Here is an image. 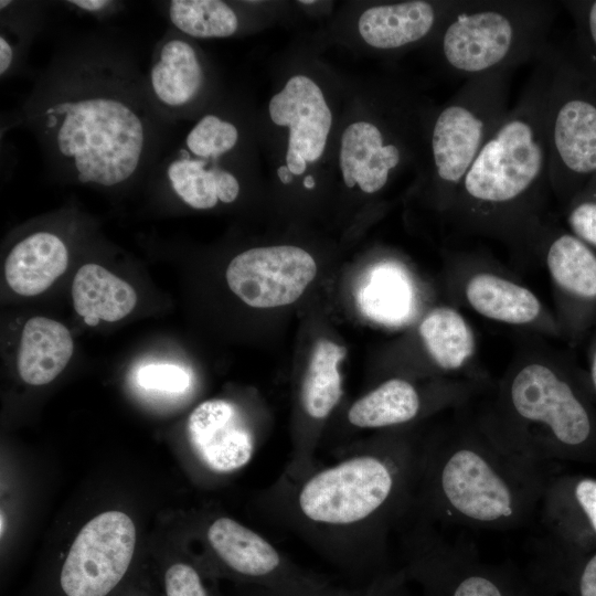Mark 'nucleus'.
<instances>
[{
	"instance_id": "1",
	"label": "nucleus",
	"mask_w": 596,
	"mask_h": 596,
	"mask_svg": "<svg viewBox=\"0 0 596 596\" xmlns=\"http://www.w3.org/2000/svg\"><path fill=\"white\" fill-rule=\"evenodd\" d=\"M20 111L53 173L102 189L151 173L171 127L128 50L99 36L61 49Z\"/></svg>"
},
{
	"instance_id": "2",
	"label": "nucleus",
	"mask_w": 596,
	"mask_h": 596,
	"mask_svg": "<svg viewBox=\"0 0 596 596\" xmlns=\"http://www.w3.org/2000/svg\"><path fill=\"white\" fill-rule=\"evenodd\" d=\"M423 438L408 427L348 448L262 493L269 525L291 533L347 575L368 583L390 568V547L415 511Z\"/></svg>"
},
{
	"instance_id": "3",
	"label": "nucleus",
	"mask_w": 596,
	"mask_h": 596,
	"mask_svg": "<svg viewBox=\"0 0 596 596\" xmlns=\"http://www.w3.org/2000/svg\"><path fill=\"white\" fill-rule=\"evenodd\" d=\"M553 47L535 61L520 98L494 128L446 212L456 233L540 249L547 230V103Z\"/></svg>"
},
{
	"instance_id": "4",
	"label": "nucleus",
	"mask_w": 596,
	"mask_h": 596,
	"mask_svg": "<svg viewBox=\"0 0 596 596\" xmlns=\"http://www.w3.org/2000/svg\"><path fill=\"white\" fill-rule=\"evenodd\" d=\"M466 406L444 430L423 438L414 515L437 526H522L539 511L552 475L508 448Z\"/></svg>"
},
{
	"instance_id": "5",
	"label": "nucleus",
	"mask_w": 596,
	"mask_h": 596,
	"mask_svg": "<svg viewBox=\"0 0 596 596\" xmlns=\"http://www.w3.org/2000/svg\"><path fill=\"white\" fill-rule=\"evenodd\" d=\"M588 376L551 359L528 358L509 369L478 421L518 455L549 468L596 444V415L585 391Z\"/></svg>"
},
{
	"instance_id": "6",
	"label": "nucleus",
	"mask_w": 596,
	"mask_h": 596,
	"mask_svg": "<svg viewBox=\"0 0 596 596\" xmlns=\"http://www.w3.org/2000/svg\"><path fill=\"white\" fill-rule=\"evenodd\" d=\"M555 4L547 0H469L435 35L444 67L467 81L534 63L550 45Z\"/></svg>"
},
{
	"instance_id": "7",
	"label": "nucleus",
	"mask_w": 596,
	"mask_h": 596,
	"mask_svg": "<svg viewBox=\"0 0 596 596\" xmlns=\"http://www.w3.org/2000/svg\"><path fill=\"white\" fill-rule=\"evenodd\" d=\"M414 596H554L533 573L482 562L472 545L450 541L440 528L413 515L397 534Z\"/></svg>"
},
{
	"instance_id": "8",
	"label": "nucleus",
	"mask_w": 596,
	"mask_h": 596,
	"mask_svg": "<svg viewBox=\"0 0 596 596\" xmlns=\"http://www.w3.org/2000/svg\"><path fill=\"white\" fill-rule=\"evenodd\" d=\"M514 70H499L462 83L432 120L429 150L434 190L447 211L464 175L509 110Z\"/></svg>"
},
{
	"instance_id": "9",
	"label": "nucleus",
	"mask_w": 596,
	"mask_h": 596,
	"mask_svg": "<svg viewBox=\"0 0 596 596\" xmlns=\"http://www.w3.org/2000/svg\"><path fill=\"white\" fill-rule=\"evenodd\" d=\"M553 75L547 103L551 191L566 206L575 185L596 173V102L579 94L568 67L552 50Z\"/></svg>"
},
{
	"instance_id": "10",
	"label": "nucleus",
	"mask_w": 596,
	"mask_h": 596,
	"mask_svg": "<svg viewBox=\"0 0 596 596\" xmlns=\"http://www.w3.org/2000/svg\"><path fill=\"white\" fill-rule=\"evenodd\" d=\"M135 544V524L126 513L106 511L89 520L60 570L62 596H110L129 571Z\"/></svg>"
},
{
	"instance_id": "11",
	"label": "nucleus",
	"mask_w": 596,
	"mask_h": 596,
	"mask_svg": "<svg viewBox=\"0 0 596 596\" xmlns=\"http://www.w3.org/2000/svg\"><path fill=\"white\" fill-rule=\"evenodd\" d=\"M204 536L224 572L251 586L305 589L328 583L300 567L265 536L230 517L210 521Z\"/></svg>"
},
{
	"instance_id": "12",
	"label": "nucleus",
	"mask_w": 596,
	"mask_h": 596,
	"mask_svg": "<svg viewBox=\"0 0 596 596\" xmlns=\"http://www.w3.org/2000/svg\"><path fill=\"white\" fill-rule=\"evenodd\" d=\"M540 252L553 285L561 336L575 344L596 324V251L571 232L547 227Z\"/></svg>"
},
{
	"instance_id": "13",
	"label": "nucleus",
	"mask_w": 596,
	"mask_h": 596,
	"mask_svg": "<svg viewBox=\"0 0 596 596\" xmlns=\"http://www.w3.org/2000/svg\"><path fill=\"white\" fill-rule=\"evenodd\" d=\"M317 265L305 249L276 245L247 249L226 269L231 290L254 308H275L295 302L313 280Z\"/></svg>"
},
{
	"instance_id": "14",
	"label": "nucleus",
	"mask_w": 596,
	"mask_h": 596,
	"mask_svg": "<svg viewBox=\"0 0 596 596\" xmlns=\"http://www.w3.org/2000/svg\"><path fill=\"white\" fill-rule=\"evenodd\" d=\"M480 385L476 379H456L424 390L409 380L394 376L352 403L347 421L356 429L407 427L425 414L468 405Z\"/></svg>"
},
{
	"instance_id": "15",
	"label": "nucleus",
	"mask_w": 596,
	"mask_h": 596,
	"mask_svg": "<svg viewBox=\"0 0 596 596\" xmlns=\"http://www.w3.org/2000/svg\"><path fill=\"white\" fill-rule=\"evenodd\" d=\"M188 439L198 460L209 471L227 475L253 458L257 438L242 408L223 398L199 404L187 424Z\"/></svg>"
},
{
	"instance_id": "16",
	"label": "nucleus",
	"mask_w": 596,
	"mask_h": 596,
	"mask_svg": "<svg viewBox=\"0 0 596 596\" xmlns=\"http://www.w3.org/2000/svg\"><path fill=\"white\" fill-rule=\"evenodd\" d=\"M190 39L169 29L155 44L145 75L152 106L170 126L198 100L205 85L199 50Z\"/></svg>"
},
{
	"instance_id": "17",
	"label": "nucleus",
	"mask_w": 596,
	"mask_h": 596,
	"mask_svg": "<svg viewBox=\"0 0 596 596\" xmlns=\"http://www.w3.org/2000/svg\"><path fill=\"white\" fill-rule=\"evenodd\" d=\"M552 557L596 540V479L552 476L539 507Z\"/></svg>"
},
{
	"instance_id": "18",
	"label": "nucleus",
	"mask_w": 596,
	"mask_h": 596,
	"mask_svg": "<svg viewBox=\"0 0 596 596\" xmlns=\"http://www.w3.org/2000/svg\"><path fill=\"white\" fill-rule=\"evenodd\" d=\"M468 2L469 0H411L376 4L360 15L359 33L363 41L374 49H403L435 36Z\"/></svg>"
},
{
	"instance_id": "19",
	"label": "nucleus",
	"mask_w": 596,
	"mask_h": 596,
	"mask_svg": "<svg viewBox=\"0 0 596 596\" xmlns=\"http://www.w3.org/2000/svg\"><path fill=\"white\" fill-rule=\"evenodd\" d=\"M466 304L491 321L545 330L561 336L555 316L528 287L492 270L471 273L462 284Z\"/></svg>"
},
{
	"instance_id": "20",
	"label": "nucleus",
	"mask_w": 596,
	"mask_h": 596,
	"mask_svg": "<svg viewBox=\"0 0 596 596\" xmlns=\"http://www.w3.org/2000/svg\"><path fill=\"white\" fill-rule=\"evenodd\" d=\"M268 110L274 124L289 127L288 149L299 152L307 162L321 157L332 115L317 83L304 75L290 77L270 98Z\"/></svg>"
},
{
	"instance_id": "21",
	"label": "nucleus",
	"mask_w": 596,
	"mask_h": 596,
	"mask_svg": "<svg viewBox=\"0 0 596 596\" xmlns=\"http://www.w3.org/2000/svg\"><path fill=\"white\" fill-rule=\"evenodd\" d=\"M230 152L194 153L179 145L160 158L151 173L160 174L170 190L192 209L207 210L219 202L228 204L241 191L235 174L219 164Z\"/></svg>"
},
{
	"instance_id": "22",
	"label": "nucleus",
	"mask_w": 596,
	"mask_h": 596,
	"mask_svg": "<svg viewBox=\"0 0 596 596\" xmlns=\"http://www.w3.org/2000/svg\"><path fill=\"white\" fill-rule=\"evenodd\" d=\"M404 147L385 142V134L370 121L349 125L342 134L340 169L348 188L356 183L365 193L382 190L404 160Z\"/></svg>"
},
{
	"instance_id": "23",
	"label": "nucleus",
	"mask_w": 596,
	"mask_h": 596,
	"mask_svg": "<svg viewBox=\"0 0 596 596\" xmlns=\"http://www.w3.org/2000/svg\"><path fill=\"white\" fill-rule=\"evenodd\" d=\"M67 262L66 245L57 234L34 232L13 246L4 263V275L13 291L35 296L65 272Z\"/></svg>"
},
{
	"instance_id": "24",
	"label": "nucleus",
	"mask_w": 596,
	"mask_h": 596,
	"mask_svg": "<svg viewBox=\"0 0 596 596\" xmlns=\"http://www.w3.org/2000/svg\"><path fill=\"white\" fill-rule=\"evenodd\" d=\"M73 350V339L66 327L49 318H31L21 336L19 374L31 385L50 383L64 370Z\"/></svg>"
},
{
	"instance_id": "25",
	"label": "nucleus",
	"mask_w": 596,
	"mask_h": 596,
	"mask_svg": "<svg viewBox=\"0 0 596 596\" xmlns=\"http://www.w3.org/2000/svg\"><path fill=\"white\" fill-rule=\"evenodd\" d=\"M418 334L433 363L443 373L461 372L476 354L475 332L454 307L438 306L429 310L418 324Z\"/></svg>"
},
{
	"instance_id": "26",
	"label": "nucleus",
	"mask_w": 596,
	"mask_h": 596,
	"mask_svg": "<svg viewBox=\"0 0 596 596\" xmlns=\"http://www.w3.org/2000/svg\"><path fill=\"white\" fill-rule=\"evenodd\" d=\"M72 297L74 308L84 318L118 321L137 302L134 288L97 264H85L76 273Z\"/></svg>"
},
{
	"instance_id": "27",
	"label": "nucleus",
	"mask_w": 596,
	"mask_h": 596,
	"mask_svg": "<svg viewBox=\"0 0 596 596\" xmlns=\"http://www.w3.org/2000/svg\"><path fill=\"white\" fill-rule=\"evenodd\" d=\"M171 29L194 39L228 38L240 21L234 9L220 0H170L162 3Z\"/></svg>"
},
{
	"instance_id": "28",
	"label": "nucleus",
	"mask_w": 596,
	"mask_h": 596,
	"mask_svg": "<svg viewBox=\"0 0 596 596\" xmlns=\"http://www.w3.org/2000/svg\"><path fill=\"white\" fill-rule=\"evenodd\" d=\"M0 9V75L6 78L21 66L40 23V6L1 0Z\"/></svg>"
},
{
	"instance_id": "29",
	"label": "nucleus",
	"mask_w": 596,
	"mask_h": 596,
	"mask_svg": "<svg viewBox=\"0 0 596 596\" xmlns=\"http://www.w3.org/2000/svg\"><path fill=\"white\" fill-rule=\"evenodd\" d=\"M565 207L570 232L596 251V193H576Z\"/></svg>"
},
{
	"instance_id": "30",
	"label": "nucleus",
	"mask_w": 596,
	"mask_h": 596,
	"mask_svg": "<svg viewBox=\"0 0 596 596\" xmlns=\"http://www.w3.org/2000/svg\"><path fill=\"white\" fill-rule=\"evenodd\" d=\"M163 592L164 596H211L199 568L185 562L166 568Z\"/></svg>"
},
{
	"instance_id": "31",
	"label": "nucleus",
	"mask_w": 596,
	"mask_h": 596,
	"mask_svg": "<svg viewBox=\"0 0 596 596\" xmlns=\"http://www.w3.org/2000/svg\"><path fill=\"white\" fill-rule=\"evenodd\" d=\"M137 381L145 389L182 392L189 386L190 376L177 365L151 364L139 369Z\"/></svg>"
},
{
	"instance_id": "32",
	"label": "nucleus",
	"mask_w": 596,
	"mask_h": 596,
	"mask_svg": "<svg viewBox=\"0 0 596 596\" xmlns=\"http://www.w3.org/2000/svg\"><path fill=\"white\" fill-rule=\"evenodd\" d=\"M561 589L570 592L571 596H596V551L566 572L560 583Z\"/></svg>"
},
{
	"instance_id": "33",
	"label": "nucleus",
	"mask_w": 596,
	"mask_h": 596,
	"mask_svg": "<svg viewBox=\"0 0 596 596\" xmlns=\"http://www.w3.org/2000/svg\"><path fill=\"white\" fill-rule=\"evenodd\" d=\"M361 596H414V593L403 570L390 567L365 583Z\"/></svg>"
},
{
	"instance_id": "34",
	"label": "nucleus",
	"mask_w": 596,
	"mask_h": 596,
	"mask_svg": "<svg viewBox=\"0 0 596 596\" xmlns=\"http://www.w3.org/2000/svg\"><path fill=\"white\" fill-rule=\"evenodd\" d=\"M253 596H361L362 588L332 586L329 583L305 589H270L252 586Z\"/></svg>"
},
{
	"instance_id": "35",
	"label": "nucleus",
	"mask_w": 596,
	"mask_h": 596,
	"mask_svg": "<svg viewBox=\"0 0 596 596\" xmlns=\"http://www.w3.org/2000/svg\"><path fill=\"white\" fill-rule=\"evenodd\" d=\"M380 287L372 290V304L379 305L380 312L392 313L397 311L393 305L403 310L402 305L404 302V287L401 280H381L379 281Z\"/></svg>"
},
{
	"instance_id": "36",
	"label": "nucleus",
	"mask_w": 596,
	"mask_h": 596,
	"mask_svg": "<svg viewBox=\"0 0 596 596\" xmlns=\"http://www.w3.org/2000/svg\"><path fill=\"white\" fill-rule=\"evenodd\" d=\"M65 4L77 12L98 19L109 17L123 7V2L113 0H70Z\"/></svg>"
},
{
	"instance_id": "37",
	"label": "nucleus",
	"mask_w": 596,
	"mask_h": 596,
	"mask_svg": "<svg viewBox=\"0 0 596 596\" xmlns=\"http://www.w3.org/2000/svg\"><path fill=\"white\" fill-rule=\"evenodd\" d=\"M287 167L294 175H300L306 171L307 161L306 159L297 151L287 149L286 153Z\"/></svg>"
},
{
	"instance_id": "38",
	"label": "nucleus",
	"mask_w": 596,
	"mask_h": 596,
	"mask_svg": "<svg viewBox=\"0 0 596 596\" xmlns=\"http://www.w3.org/2000/svg\"><path fill=\"white\" fill-rule=\"evenodd\" d=\"M585 25L589 42L596 53V1L592 2L585 12Z\"/></svg>"
},
{
	"instance_id": "39",
	"label": "nucleus",
	"mask_w": 596,
	"mask_h": 596,
	"mask_svg": "<svg viewBox=\"0 0 596 596\" xmlns=\"http://www.w3.org/2000/svg\"><path fill=\"white\" fill-rule=\"evenodd\" d=\"M588 381L593 393L596 394V333L588 348Z\"/></svg>"
},
{
	"instance_id": "40",
	"label": "nucleus",
	"mask_w": 596,
	"mask_h": 596,
	"mask_svg": "<svg viewBox=\"0 0 596 596\" xmlns=\"http://www.w3.org/2000/svg\"><path fill=\"white\" fill-rule=\"evenodd\" d=\"M277 174L284 184H288L292 181V173L287 166H280L277 170Z\"/></svg>"
},
{
	"instance_id": "41",
	"label": "nucleus",
	"mask_w": 596,
	"mask_h": 596,
	"mask_svg": "<svg viewBox=\"0 0 596 596\" xmlns=\"http://www.w3.org/2000/svg\"><path fill=\"white\" fill-rule=\"evenodd\" d=\"M315 179L312 178V175H307L304 180V185L307 188V189H312L315 188Z\"/></svg>"
},
{
	"instance_id": "42",
	"label": "nucleus",
	"mask_w": 596,
	"mask_h": 596,
	"mask_svg": "<svg viewBox=\"0 0 596 596\" xmlns=\"http://www.w3.org/2000/svg\"><path fill=\"white\" fill-rule=\"evenodd\" d=\"M84 320L89 326H96L99 322V319L96 318H84Z\"/></svg>"
},
{
	"instance_id": "43",
	"label": "nucleus",
	"mask_w": 596,
	"mask_h": 596,
	"mask_svg": "<svg viewBox=\"0 0 596 596\" xmlns=\"http://www.w3.org/2000/svg\"><path fill=\"white\" fill-rule=\"evenodd\" d=\"M300 3H304V4H312L315 3L316 1L313 0H302V1H299Z\"/></svg>"
},
{
	"instance_id": "44",
	"label": "nucleus",
	"mask_w": 596,
	"mask_h": 596,
	"mask_svg": "<svg viewBox=\"0 0 596 596\" xmlns=\"http://www.w3.org/2000/svg\"><path fill=\"white\" fill-rule=\"evenodd\" d=\"M3 533V514L1 513V534Z\"/></svg>"
},
{
	"instance_id": "45",
	"label": "nucleus",
	"mask_w": 596,
	"mask_h": 596,
	"mask_svg": "<svg viewBox=\"0 0 596 596\" xmlns=\"http://www.w3.org/2000/svg\"><path fill=\"white\" fill-rule=\"evenodd\" d=\"M127 596H138V595H127Z\"/></svg>"
}]
</instances>
